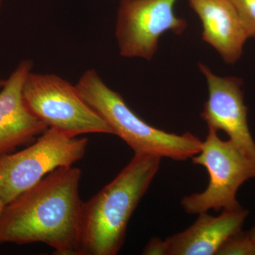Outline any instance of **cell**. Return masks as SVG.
Segmentation results:
<instances>
[{
  "instance_id": "obj_1",
  "label": "cell",
  "mask_w": 255,
  "mask_h": 255,
  "mask_svg": "<svg viewBox=\"0 0 255 255\" xmlns=\"http://www.w3.org/2000/svg\"><path fill=\"white\" fill-rule=\"evenodd\" d=\"M81 170L60 167L5 205L0 244L42 243L59 255H80L84 204Z\"/></svg>"
},
{
  "instance_id": "obj_2",
  "label": "cell",
  "mask_w": 255,
  "mask_h": 255,
  "mask_svg": "<svg viewBox=\"0 0 255 255\" xmlns=\"http://www.w3.org/2000/svg\"><path fill=\"white\" fill-rule=\"evenodd\" d=\"M160 157L135 154L113 180L84 204L80 255H115L128 224L158 172Z\"/></svg>"
},
{
  "instance_id": "obj_3",
  "label": "cell",
  "mask_w": 255,
  "mask_h": 255,
  "mask_svg": "<svg viewBox=\"0 0 255 255\" xmlns=\"http://www.w3.org/2000/svg\"><path fill=\"white\" fill-rule=\"evenodd\" d=\"M77 90L84 100L108 124L135 154L185 161L201 151L202 141L191 134L170 133L140 119L117 92L110 88L94 69L80 77Z\"/></svg>"
},
{
  "instance_id": "obj_4",
  "label": "cell",
  "mask_w": 255,
  "mask_h": 255,
  "mask_svg": "<svg viewBox=\"0 0 255 255\" xmlns=\"http://www.w3.org/2000/svg\"><path fill=\"white\" fill-rule=\"evenodd\" d=\"M191 159L205 167L209 182L203 192L183 198L181 204L187 214L243 209L236 198L238 191L247 181L255 179V163L236 144L221 140L216 130L209 128L200 152Z\"/></svg>"
},
{
  "instance_id": "obj_5",
  "label": "cell",
  "mask_w": 255,
  "mask_h": 255,
  "mask_svg": "<svg viewBox=\"0 0 255 255\" xmlns=\"http://www.w3.org/2000/svg\"><path fill=\"white\" fill-rule=\"evenodd\" d=\"M87 145L86 137L48 128L26 148L0 155V199L6 205L55 169L73 166Z\"/></svg>"
},
{
  "instance_id": "obj_6",
  "label": "cell",
  "mask_w": 255,
  "mask_h": 255,
  "mask_svg": "<svg viewBox=\"0 0 255 255\" xmlns=\"http://www.w3.org/2000/svg\"><path fill=\"white\" fill-rule=\"evenodd\" d=\"M26 105L48 128L71 136L113 134L105 120L67 80L53 74L30 72L23 87Z\"/></svg>"
},
{
  "instance_id": "obj_7",
  "label": "cell",
  "mask_w": 255,
  "mask_h": 255,
  "mask_svg": "<svg viewBox=\"0 0 255 255\" xmlns=\"http://www.w3.org/2000/svg\"><path fill=\"white\" fill-rule=\"evenodd\" d=\"M177 0H122L116 26L120 55L151 60L164 33L181 34L187 21L174 13Z\"/></svg>"
},
{
  "instance_id": "obj_8",
  "label": "cell",
  "mask_w": 255,
  "mask_h": 255,
  "mask_svg": "<svg viewBox=\"0 0 255 255\" xmlns=\"http://www.w3.org/2000/svg\"><path fill=\"white\" fill-rule=\"evenodd\" d=\"M199 66L209 88V98L204 104L201 118L209 128L226 132L229 140L255 163V142L248 126L243 81L234 77L217 76L204 64L199 63Z\"/></svg>"
},
{
  "instance_id": "obj_9",
  "label": "cell",
  "mask_w": 255,
  "mask_h": 255,
  "mask_svg": "<svg viewBox=\"0 0 255 255\" xmlns=\"http://www.w3.org/2000/svg\"><path fill=\"white\" fill-rule=\"evenodd\" d=\"M33 65L31 60H21L0 90V155L33 141L48 128L23 99V84Z\"/></svg>"
},
{
  "instance_id": "obj_10",
  "label": "cell",
  "mask_w": 255,
  "mask_h": 255,
  "mask_svg": "<svg viewBox=\"0 0 255 255\" xmlns=\"http://www.w3.org/2000/svg\"><path fill=\"white\" fill-rule=\"evenodd\" d=\"M187 229L165 240L167 255H214L228 238L242 231L246 210L223 211L219 216L201 213Z\"/></svg>"
},
{
  "instance_id": "obj_11",
  "label": "cell",
  "mask_w": 255,
  "mask_h": 255,
  "mask_svg": "<svg viewBox=\"0 0 255 255\" xmlns=\"http://www.w3.org/2000/svg\"><path fill=\"white\" fill-rule=\"evenodd\" d=\"M202 23V39L214 47L228 64L241 58L249 38L230 0H188Z\"/></svg>"
},
{
  "instance_id": "obj_12",
  "label": "cell",
  "mask_w": 255,
  "mask_h": 255,
  "mask_svg": "<svg viewBox=\"0 0 255 255\" xmlns=\"http://www.w3.org/2000/svg\"><path fill=\"white\" fill-rule=\"evenodd\" d=\"M216 255H255V244L248 232L241 231L228 238Z\"/></svg>"
},
{
  "instance_id": "obj_13",
  "label": "cell",
  "mask_w": 255,
  "mask_h": 255,
  "mask_svg": "<svg viewBox=\"0 0 255 255\" xmlns=\"http://www.w3.org/2000/svg\"><path fill=\"white\" fill-rule=\"evenodd\" d=\"M246 28L249 38L255 37V0H230Z\"/></svg>"
},
{
  "instance_id": "obj_14",
  "label": "cell",
  "mask_w": 255,
  "mask_h": 255,
  "mask_svg": "<svg viewBox=\"0 0 255 255\" xmlns=\"http://www.w3.org/2000/svg\"><path fill=\"white\" fill-rule=\"evenodd\" d=\"M142 254L145 255H167L166 241L154 238L146 246Z\"/></svg>"
},
{
  "instance_id": "obj_15",
  "label": "cell",
  "mask_w": 255,
  "mask_h": 255,
  "mask_svg": "<svg viewBox=\"0 0 255 255\" xmlns=\"http://www.w3.org/2000/svg\"><path fill=\"white\" fill-rule=\"evenodd\" d=\"M248 234H249L250 237H251L252 241L254 242L255 244V226L254 227L252 228L251 231H248Z\"/></svg>"
},
{
  "instance_id": "obj_16",
  "label": "cell",
  "mask_w": 255,
  "mask_h": 255,
  "mask_svg": "<svg viewBox=\"0 0 255 255\" xmlns=\"http://www.w3.org/2000/svg\"><path fill=\"white\" fill-rule=\"evenodd\" d=\"M5 206V204L0 199V215H1V212H2L3 209H4Z\"/></svg>"
},
{
  "instance_id": "obj_17",
  "label": "cell",
  "mask_w": 255,
  "mask_h": 255,
  "mask_svg": "<svg viewBox=\"0 0 255 255\" xmlns=\"http://www.w3.org/2000/svg\"><path fill=\"white\" fill-rule=\"evenodd\" d=\"M5 82H6V80H3V79L0 78V89L4 86Z\"/></svg>"
},
{
  "instance_id": "obj_18",
  "label": "cell",
  "mask_w": 255,
  "mask_h": 255,
  "mask_svg": "<svg viewBox=\"0 0 255 255\" xmlns=\"http://www.w3.org/2000/svg\"><path fill=\"white\" fill-rule=\"evenodd\" d=\"M1 3H2V0H0V8H1Z\"/></svg>"
}]
</instances>
